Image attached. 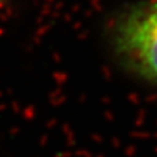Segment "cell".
Segmentation results:
<instances>
[{
    "instance_id": "6da1fadb",
    "label": "cell",
    "mask_w": 157,
    "mask_h": 157,
    "mask_svg": "<svg viewBox=\"0 0 157 157\" xmlns=\"http://www.w3.org/2000/svg\"><path fill=\"white\" fill-rule=\"evenodd\" d=\"M109 38L127 71L157 85V0H143L119 12Z\"/></svg>"
},
{
    "instance_id": "7a4b0ae2",
    "label": "cell",
    "mask_w": 157,
    "mask_h": 157,
    "mask_svg": "<svg viewBox=\"0 0 157 157\" xmlns=\"http://www.w3.org/2000/svg\"><path fill=\"white\" fill-rule=\"evenodd\" d=\"M3 2H6V0H0V3H3Z\"/></svg>"
}]
</instances>
